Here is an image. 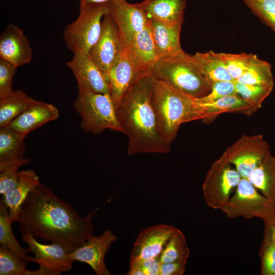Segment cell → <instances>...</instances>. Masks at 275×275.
<instances>
[{
    "label": "cell",
    "mask_w": 275,
    "mask_h": 275,
    "mask_svg": "<svg viewBox=\"0 0 275 275\" xmlns=\"http://www.w3.org/2000/svg\"><path fill=\"white\" fill-rule=\"evenodd\" d=\"M189 253L184 234L176 228L167 241L159 260L161 263L187 261Z\"/></svg>",
    "instance_id": "f546056e"
},
{
    "label": "cell",
    "mask_w": 275,
    "mask_h": 275,
    "mask_svg": "<svg viewBox=\"0 0 275 275\" xmlns=\"http://www.w3.org/2000/svg\"><path fill=\"white\" fill-rule=\"evenodd\" d=\"M108 12L109 3L79 4L78 17L63 32L67 48L73 53H88L100 35L102 19Z\"/></svg>",
    "instance_id": "8992f818"
},
{
    "label": "cell",
    "mask_w": 275,
    "mask_h": 275,
    "mask_svg": "<svg viewBox=\"0 0 275 275\" xmlns=\"http://www.w3.org/2000/svg\"><path fill=\"white\" fill-rule=\"evenodd\" d=\"M200 103L204 108L203 121L206 123L212 122L222 113H238L250 116L258 110L237 94L226 96L211 102Z\"/></svg>",
    "instance_id": "cb8c5ba5"
},
{
    "label": "cell",
    "mask_w": 275,
    "mask_h": 275,
    "mask_svg": "<svg viewBox=\"0 0 275 275\" xmlns=\"http://www.w3.org/2000/svg\"><path fill=\"white\" fill-rule=\"evenodd\" d=\"M176 229L170 225H159L144 230L134 244L130 262L159 258L167 241Z\"/></svg>",
    "instance_id": "e0dca14e"
},
{
    "label": "cell",
    "mask_w": 275,
    "mask_h": 275,
    "mask_svg": "<svg viewBox=\"0 0 275 275\" xmlns=\"http://www.w3.org/2000/svg\"><path fill=\"white\" fill-rule=\"evenodd\" d=\"M264 223V237L259 253L261 274L275 275V236L268 222Z\"/></svg>",
    "instance_id": "4dcf8cb0"
},
{
    "label": "cell",
    "mask_w": 275,
    "mask_h": 275,
    "mask_svg": "<svg viewBox=\"0 0 275 275\" xmlns=\"http://www.w3.org/2000/svg\"><path fill=\"white\" fill-rule=\"evenodd\" d=\"M150 72L156 79L194 98L205 96L211 90V82L202 74L192 56L183 50L158 59Z\"/></svg>",
    "instance_id": "277c9868"
},
{
    "label": "cell",
    "mask_w": 275,
    "mask_h": 275,
    "mask_svg": "<svg viewBox=\"0 0 275 275\" xmlns=\"http://www.w3.org/2000/svg\"><path fill=\"white\" fill-rule=\"evenodd\" d=\"M33 57L30 42L19 27L8 25L0 36V58L17 68L29 63Z\"/></svg>",
    "instance_id": "2e32d148"
},
{
    "label": "cell",
    "mask_w": 275,
    "mask_h": 275,
    "mask_svg": "<svg viewBox=\"0 0 275 275\" xmlns=\"http://www.w3.org/2000/svg\"><path fill=\"white\" fill-rule=\"evenodd\" d=\"M187 261H178L161 263L159 275H182Z\"/></svg>",
    "instance_id": "ab89813d"
},
{
    "label": "cell",
    "mask_w": 275,
    "mask_h": 275,
    "mask_svg": "<svg viewBox=\"0 0 275 275\" xmlns=\"http://www.w3.org/2000/svg\"><path fill=\"white\" fill-rule=\"evenodd\" d=\"M144 73L134 64L127 46L123 45L116 61L107 74L109 92L115 108L129 88Z\"/></svg>",
    "instance_id": "5bb4252c"
},
{
    "label": "cell",
    "mask_w": 275,
    "mask_h": 275,
    "mask_svg": "<svg viewBox=\"0 0 275 275\" xmlns=\"http://www.w3.org/2000/svg\"><path fill=\"white\" fill-rule=\"evenodd\" d=\"M73 58L66 63L74 74L78 85L92 91L109 94V83L106 75L92 60L88 53H73Z\"/></svg>",
    "instance_id": "9a60e30c"
},
{
    "label": "cell",
    "mask_w": 275,
    "mask_h": 275,
    "mask_svg": "<svg viewBox=\"0 0 275 275\" xmlns=\"http://www.w3.org/2000/svg\"><path fill=\"white\" fill-rule=\"evenodd\" d=\"M17 67L0 58V99L10 95L14 90L12 81Z\"/></svg>",
    "instance_id": "8d00e7d4"
},
{
    "label": "cell",
    "mask_w": 275,
    "mask_h": 275,
    "mask_svg": "<svg viewBox=\"0 0 275 275\" xmlns=\"http://www.w3.org/2000/svg\"><path fill=\"white\" fill-rule=\"evenodd\" d=\"M123 45L119 32L108 13L102 19L100 35L88 54L107 77Z\"/></svg>",
    "instance_id": "8fae6325"
},
{
    "label": "cell",
    "mask_w": 275,
    "mask_h": 275,
    "mask_svg": "<svg viewBox=\"0 0 275 275\" xmlns=\"http://www.w3.org/2000/svg\"><path fill=\"white\" fill-rule=\"evenodd\" d=\"M269 153L268 144L260 134H243L224 152L227 161L246 179Z\"/></svg>",
    "instance_id": "30bf717a"
},
{
    "label": "cell",
    "mask_w": 275,
    "mask_h": 275,
    "mask_svg": "<svg viewBox=\"0 0 275 275\" xmlns=\"http://www.w3.org/2000/svg\"><path fill=\"white\" fill-rule=\"evenodd\" d=\"M187 0H143L136 5L152 19L168 24H182Z\"/></svg>",
    "instance_id": "44dd1931"
},
{
    "label": "cell",
    "mask_w": 275,
    "mask_h": 275,
    "mask_svg": "<svg viewBox=\"0 0 275 275\" xmlns=\"http://www.w3.org/2000/svg\"><path fill=\"white\" fill-rule=\"evenodd\" d=\"M152 103L160 137L170 146L182 124L204 118V108L194 97L156 79Z\"/></svg>",
    "instance_id": "3957f363"
},
{
    "label": "cell",
    "mask_w": 275,
    "mask_h": 275,
    "mask_svg": "<svg viewBox=\"0 0 275 275\" xmlns=\"http://www.w3.org/2000/svg\"><path fill=\"white\" fill-rule=\"evenodd\" d=\"M265 221L268 222V223L269 224L271 227V228L272 230V232L273 233V234L275 236V220L272 218L270 219H268ZM265 221H264V222H265Z\"/></svg>",
    "instance_id": "b9f144b4"
},
{
    "label": "cell",
    "mask_w": 275,
    "mask_h": 275,
    "mask_svg": "<svg viewBox=\"0 0 275 275\" xmlns=\"http://www.w3.org/2000/svg\"><path fill=\"white\" fill-rule=\"evenodd\" d=\"M224 153L212 163L202 185L206 205L214 209H221L229 201L242 177L232 167Z\"/></svg>",
    "instance_id": "ba28073f"
},
{
    "label": "cell",
    "mask_w": 275,
    "mask_h": 275,
    "mask_svg": "<svg viewBox=\"0 0 275 275\" xmlns=\"http://www.w3.org/2000/svg\"><path fill=\"white\" fill-rule=\"evenodd\" d=\"M59 117L58 108L51 103L36 100L8 126L17 132L28 134L46 123Z\"/></svg>",
    "instance_id": "ac0fdd59"
},
{
    "label": "cell",
    "mask_w": 275,
    "mask_h": 275,
    "mask_svg": "<svg viewBox=\"0 0 275 275\" xmlns=\"http://www.w3.org/2000/svg\"><path fill=\"white\" fill-rule=\"evenodd\" d=\"M98 208L81 216L53 189L40 183L28 195L18 216L21 236L49 241L69 253L93 234L92 221Z\"/></svg>",
    "instance_id": "6da1fadb"
},
{
    "label": "cell",
    "mask_w": 275,
    "mask_h": 275,
    "mask_svg": "<svg viewBox=\"0 0 275 275\" xmlns=\"http://www.w3.org/2000/svg\"><path fill=\"white\" fill-rule=\"evenodd\" d=\"M272 218L275 220V215L272 217Z\"/></svg>",
    "instance_id": "ee69618b"
},
{
    "label": "cell",
    "mask_w": 275,
    "mask_h": 275,
    "mask_svg": "<svg viewBox=\"0 0 275 275\" xmlns=\"http://www.w3.org/2000/svg\"><path fill=\"white\" fill-rule=\"evenodd\" d=\"M242 1L248 7L256 0H242Z\"/></svg>",
    "instance_id": "7bdbcfd3"
},
{
    "label": "cell",
    "mask_w": 275,
    "mask_h": 275,
    "mask_svg": "<svg viewBox=\"0 0 275 275\" xmlns=\"http://www.w3.org/2000/svg\"><path fill=\"white\" fill-rule=\"evenodd\" d=\"M36 100L20 90L0 99V127L8 126Z\"/></svg>",
    "instance_id": "4316f807"
},
{
    "label": "cell",
    "mask_w": 275,
    "mask_h": 275,
    "mask_svg": "<svg viewBox=\"0 0 275 275\" xmlns=\"http://www.w3.org/2000/svg\"><path fill=\"white\" fill-rule=\"evenodd\" d=\"M117 239L110 229L105 230L99 236L90 235L79 246L68 253L69 258L87 263L97 275H111L105 266L104 258L111 244Z\"/></svg>",
    "instance_id": "7c38bea8"
},
{
    "label": "cell",
    "mask_w": 275,
    "mask_h": 275,
    "mask_svg": "<svg viewBox=\"0 0 275 275\" xmlns=\"http://www.w3.org/2000/svg\"><path fill=\"white\" fill-rule=\"evenodd\" d=\"M156 79L151 73L140 78L124 95L116 107L117 117L128 138L129 155L165 153L171 146L161 140L152 103Z\"/></svg>",
    "instance_id": "7a4b0ae2"
},
{
    "label": "cell",
    "mask_w": 275,
    "mask_h": 275,
    "mask_svg": "<svg viewBox=\"0 0 275 275\" xmlns=\"http://www.w3.org/2000/svg\"><path fill=\"white\" fill-rule=\"evenodd\" d=\"M40 183L39 176L33 170L19 171L16 186L3 195L1 200L8 207L12 223L17 222L21 207L28 194Z\"/></svg>",
    "instance_id": "ffe728a7"
},
{
    "label": "cell",
    "mask_w": 275,
    "mask_h": 275,
    "mask_svg": "<svg viewBox=\"0 0 275 275\" xmlns=\"http://www.w3.org/2000/svg\"><path fill=\"white\" fill-rule=\"evenodd\" d=\"M235 83L236 93L257 109L261 108L262 102L273 88L265 86Z\"/></svg>",
    "instance_id": "836d02e7"
},
{
    "label": "cell",
    "mask_w": 275,
    "mask_h": 275,
    "mask_svg": "<svg viewBox=\"0 0 275 275\" xmlns=\"http://www.w3.org/2000/svg\"><path fill=\"white\" fill-rule=\"evenodd\" d=\"M234 94H237L235 81H218L212 84L211 91L207 95L195 98L198 102L208 103Z\"/></svg>",
    "instance_id": "d590c367"
},
{
    "label": "cell",
    "mask_w": 275,
    "mask_h": 275,
    "mask_svg": "<svg viewBox=\"0 0 275 275\" xmlns=\"http://www.w3.org/2000/svg\"><path fill=\"white\" fill-rule=\"evenodd\" d=\"M275 34V0H256L248 6Z\"/></svg>",
    "instance_id": "e575fe53"
},
{
    "label": "cell",
    "mask_w": 275,
    "mask_h": 275,
    "mask_svg": "<svg viewBox=\"0 0 275 275\" xmlns=\"http://www.w3.org/2000/svg\"><path fill=\"white\" fill-rule=\"evenodd\" d=\"M150 28L158 59L178 53L182 24H168L150 19Z\"/></svg>",
    "instance_id": "7402d4cb"
},
{
    "label": "cell",
    "mask_w": 275,
    "mask_h": 275,
    "mask_svg": "<svg viewBox=\"0 0 275 275\" xmlns=\"http://www.w3.org/2000/svg\"><path fill=\"white\" fill-rule=\"evenodd\" d=\"M27 262L11 250L1 245L0 275H27Z\"/></svg>",
    "instance_id": "d6a6232c"
},
{
    "label": "cell",
    "mask_w": 275,
    "mask_h": 275,
    "mask_svg": "<svg viewBox=\"0 0 275 275\" xmlns=\"http://www.w3.org/2000/svg\"><path fill=\"white\" fill-rule=\"evenodd\" d=\"M235 82L273 88L274 80L269 63L258 57Z\"/></svg>",
    "instance_id": "83f0119b"
},
{
    "label": "cell",
    "mask_w": 275,
    "mask_h": 275,
    "mask_svg": "<svg viewBox=\"0 0 275 275\" xmlns=\"http://www.w3.org/2000/svg\"><path fill=\"white\" fill-rule=\"evenodd\" d=\"M127 47L130 56L136 66L144 73H150L157 60L151 31L150 19L146 27L135 36Z\"/></svg>",
    "instance_id": "603a6c76"
},
{
    "label": "cell",
    "mask_w": 275,
    "mask_h": 275,
    "mask_svg": "<svg viewBox=\"0 0 275 275\" xmlns=\"http://www.w3.org/2000/svg\"><path fill=\"white\" fill-rule=\"evenodd\" d=\"M108 14L119 32L123 45L126 46L131 43L150 19L136 4L128 3L126 0L109 2Z\"/></svg>",
    "instance_id": "4fadbf2b"
},
{
    "label": "cell",
    "mask_w": 275,
    "mask_h": 275,
    "mask_svg": "<svg viewBox=\"0 0 275 275\" xmlns=\"http://www.w3.org/2000/svg\"><path fill=\"white\" fill-rule=\"evenodd\" d=\"M119 0H80L79 4H102Z\"/></svg>",
    "instance_id": "60d3db41"
},
{
    "label": "cell",
    "mask_w": 275,
    "mask_h": 275,
    "mask_svg": "<svg viewBox=\"0 0 275 275\" xmlns=\"http://www.w3.org/2000/svg\"><path fill=\"white\" fill-rule=\"evenodd\" d=\"M224 65L234 81L236 80L251 66L258 57L253 54L218 53Z\"/></svg>",
    "instance_id": "1f68e13d"
},
{
    "label": "cell",
    "mask_w": 275,
    "mask_h": 275,
    "mask_svg": "<svg viewBox=\"0 0 275 275\" xmlns=\"http://www.w3.org/2000/svg\"><path fill=\"white\" fill-rule=\"evenodd\" d=\"M18 168L10 167L0 172V194L4 195L14 188L17 185L18 178Z\"/></svg>",
    "instance_id": "74e56055"
},
{
    "label": "cell",
    "mask_w": 275,
    "mask_h": 275,
    "mask_svg": "<svg viewBox=\"0 0 275 275\" xmlns=\"http://www.w3.org/2000/svg\"><path fill=\"white\" fill-rule=\"evenodd\" d=\"M230 218H260L263 221L275 215V205L246 178H242L228 203L221 209Z\"/></svg>",
    "instance_id": "52a82bcc"
},
{
    "label": "cell",
    "mask_w": 275,
    "mask_h": 275,
    "mask_svg": "<svg viewBox=\"0 0 275 275\" xmlns=\"http://www.w3.org/2000/svg\"><path fill=\"white\" fill-rule=\"evenodd\" d=\"M21 239L28 245L29 252L35 255V257L28 255L26 261L39 266L36 270H29L27 275H60L72 269L74 262L62 246L53 243H41L30 235L21 236Z\"/></svg>",
    "instance_id": "9c48e42d"
},
{
    "label": "cell",
    "mask_w": 275,
    "mask_h": 275,
    "mask_svg": "<svg viewBox=\"0 0 275 275\" xmlns=\"http://www.w3.org/2000/svg\"><path fill=\"white\" fill-rule=\"evenodd\" d=\"M74 107L81 118L80 126L87 132L100 134L106 129L124 133L109 94L96 93L78 85Z\"/></svg>",
    "instance_id": "5b68a950"
},
{
    "label": "cell",
    "mask_w": 275,
    "mask_h": 275,
    "mask_svg": "<svg viewBox=\"0 0 275 275\" xmlns=\"http://www.w3.org/2000/svg\"><path fill=\"white\" fill-rule=\"evenodd\" d=\"M26 135L9 126L0 127V172L10 167L19 168L30 162V159L24 157Z\"/></svg>",
    "instance_id": "d6986e66"
},
{
    "label": "cell",
    "mask_w": 275,
    "mask_h": 275,
    "mask_svg": "<svg viewBox=\"0 0 275 275\" xmlns=\"http://www.w3.org/2000/svg\"><path fill=\"white\" fill-rule=\"evenodd\" d=\"M191 56L202 74L211 84L218 81H234L218 53L210 50L197 52Z\"/></svg>",
    "instance_id": "484cf974"
},
{
    "label": "cell",
    "mask_w": 275,
    "mask_h": 275,
    "mask_svg": "<svg viewBox=\"0 0 275 275\" xmlns=\"http://www.w3.org/2000/svg\"><path fill=\"white\" fill-rule=\"evenodd\" d=\"M13 223L10 217L9 209L0 201V243L26 260L28 249L22 248L16 239L12 229Z\"/></svg>",
    "instance_id": "f1b7e54d"
},
{
    "label": "cell",
    "mask_w": 275,
    "mask_h": 275,
    "mask_svg": "<svg viewBox=\"0 0 275 275\" xmlns=\"http://www.w3.org/2000/svg\"><path fill=\"white\" fill-rule=\"evenodd\" d=\"M160 264L159 258L130 262V264L139 267L144 275H159Z\"/></svg>",
    "instance_id": "f35d334b"
},
{
    "label": "cell",
    "mask_w": 275,
    "mask_h": 275,
    "mask_svg": "<svg viewBox=\"0 0 275 275\" xmlns=\"http://www.w3.org/2000/svg\"><path fill=\"white\" fill-rule=\"evenodd\" d=\"M247 179L275 205V157L268 154Z\"/></svg>",
    "instance_id": "d4e9b609"
}]
</instances>
